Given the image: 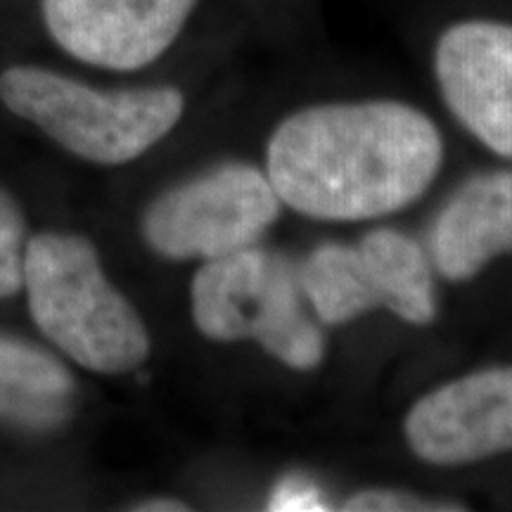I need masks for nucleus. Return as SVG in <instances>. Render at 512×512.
<instances>
[{
  "label": "nucleus",
  "mask_w": 512,
  "mask_h": 512,
  "mask_svg": "<svg viewBox=\"0 0 512 512\" xmlns=\"http://www.w3.org/2000/svg\"><path fill=\"white\" fill-rule=\"evenodd\" d=\"M444 138L406 102H330L290 114L266 145V176L280 202L316 221L392 216L432 188Z\"/></svg>",
  "instance_id": "nucleus-1"
},
{
  "label": "nucleus",
  "mask_w": 512,
  "mask_h": 512,
  "mask_svg": "<svg viewBox=\"0 0 512 512\" xmlns=\"http://www.w3.org/2000/svg\"><path fill=\"white\" fill-rule=\"evenodd\" d=\"M24 290L36 328L81 368L124 375L150 356L143 318L107 280L98 252L81 235L31 238Z\"/></svg>",
  "instance_id": "nucleus-2"
},
{
  "label": "nucleus",
  "mask_w": 512,
  "mask_h": 512,
  "mask_svg": "<svg viewBox=\"0 0 512 512\" xmlns=\"http://www.w3.org/2000/svg\"><path fill=\"white\" fill-rule=\"evenodd\" d=\"M197 330L214 342H252L283 366L309 373L325 361L318 318L306 304L297 268L261 247L204 261L190 285Z\"/></svg>",
  "instance_id": "nucleus-3"
},
{
  "label": "nucleus",
  "mask_w": 512,
  "mask_h": 512,
  "mask_svg": "<svg viewBox=\"0 0 512 512\" xmlns=\"http://www.w3.org/2000/svg\"><path fill=\"white\" fill-rule=\"evenodd\" d=\"M0 98L64 150L105 166L145 155L174 131L185 110L183 93L171 86L95 91L34 67H12L0 76Z\"/></svg>",
  "instance_id": "nucleus-4"
},
{
  "label": "nucleus",
  "mask_w": 512,
  "mask_h": 512,
  "mask_svg": "<svg viewBox=\"0 0 512 512\" xmlns=\"http://www.w3.org/2000/svg\"><path fill=\"white\" fill-rule=\"evenodd\" d=\"M280 209L266 171L230 162L162 192L145 211L143 238L166 259H219L254 247Z\"/></svg>",
  "instance_id": "nucleus-5"
},
{
  "label": "nucleus",
  "mask_w": 512,
  "mask_h": 512,
  "mask_svg": "<svg viewBox=\"0 0 512 512\" xmlns=\"http://www.w3.org/2000/svg\"><path fill=\"white\" fill-rule=\"evenodd\" d=\"M413 456L458 467L512 451V366L484 368L422 394L403 420Z\"/></svg>",
  "instance_id": "nucleus-6"
},
{
  "label": "nucleus",
  "mask_w": 512,
  "mask_h": 512,
  "mask_svg": "<svg viewBox=\"0 0 512 512\" xmlns=\"http://www.w3.org/2000/svg\"><path fill=\"white\" fill-rule=\"evenodd\" d=\"M434 76L458 124L512 159V24L467 19L448 27L434 48Z\"/></svg>",
  "instance_id": "nucleus-7"
},
{
  "label": "nucleus",
  "mask_w": 512,
  "mask_h": 512,
  "mask_svg": "<svg viewBox=\"0 0 512 512\" xmlns=\"http://www.w3.org/2000/svg\"><path fill=\"white\" fill-rule=\"evenodd\" d=\"M197 0H43L50 36L76 60L133 72L162 57Z\"/></svg>",
  "instance_id": "nucleus-8"
},
{
  "label": "nucleus",
  "mask_w": 512,
  "mask_h": 512,
  "mask_svg": "<svg viewBox=\"0 0 512 512\" xmlns=\"http://www.w3.org/2000/svg\"><path fill=\"white\" fill-rule=\"evenodd\" d=\"M432 266L451 283H465L491 261L512 254V171H489L448 197L430 235Z\"/></svg>",
  "instance_id": "nucleus-9"
},
{
  "label": "nucleus",
  "mask_w": 512,
  "mask_h": 512,
  "mask_svg": "<svg viewBox=\"0 0 512 512\" xmlns=\"http://www.w3.org/2000/svg\"><path fill=\"white\" fill-rule=\"evenodd\" d=\"M380 306L411 325H430L439 313L432 259L411 235L375 228L358 242Z\"/></svg>",
  "instance_id": "nucleus-10"
},
{
  "label": "nucleus",
  "mask_w": 512,
  "mask_h": 512,
  "mask_svg": "<svg viewBox=\"0 0 512 512\" xmlns=\"http://www.w3.org/2000/svg\"><path fill=\"white\" fill-rule=\"evenodd\" d=\"M304 299L320 325H344L380 309L358 245L325 242L297 268Z\"/></svg>",
  "instance_id": "nucleus-11"
},
{
  "label": "nucleus",
  "mask_w": 512,
  "mask_h": 512,
  "mask_svg": "<svg viewBox=\"0 0 512 512\" xmlns=\"http://www.w3.org/2000/svg\"><path fill=\"white\" fill-rule=\"evenodd\" d=\"M0 389L69 399L74 394V377L46 349L0 335Z\"/></svg>",
  "instance_id": "nucleus-12"
},
{
  "label": "nucleus",
  "mask_w": 512,
  "mask_h": 512,
  "mask_svg": "<svg viewBox=\"0 0 512 512\" xmlns=\"http://www.w3.org/2000/svg\"><path fill=\"white\" fill-rule=\"evenodd\" d=\"M27 228L22 211L8 192L0 190V297H12L24 287Z\"/></svg>",
  "instance_id": "nucleus-13"
},
{
  "label": "nucleus",
  "mask_w": 512,
  "mask_h": 512,
  "mask_svg": "<svg viewBox=\"0 0 512 512\" xmlns=\"http://www.w3.org/2000/svg\"><path fill=\"white\" fill-rule=\"evenodd\" d=\"M342 510L347 512H451L465 510L463 505L451 501H439V498H427L411 494V491L396 489H366L358 494L344 498Z\"/></svg>",
  "instance_id": "nucleus-14"
},
{
  "label": "nucleus",
  "mask_w": 512,
  "mask_h": 512,
  "mask_svg": "<svg viewBox=\"0 0 512 512\" xmlns=\"http://www.w3.org/2000/svg\"><path fill=\"white\" fill-rule=\"evenodd\" d=\"M0 418L24 427H57L69 418V399L0 389Z\"/></svg>",
  "instance_id": "nucleus-15"
},
{
  "label": "nucleus",
  "mask_w": 512,
  "mask_h": 512,
  "mask_svg": "<svg viewBox=\"0 0 512 512\" xmlns=\"http://www.w3.org/2000/svg\"><path fill=\"white\" fill-rule=\"evenodd\" d=\"M320 491L306 479L287 477L285 482L275 486V494L271 496L273 510H325Z\"/></svg>",
  "instance_id": "nucleus-16"
},
{
  "label": "nucleus",
  "mask_w": 512,
  "mask_h": 512,
  "mask_svg": "<svg viewBox=\"0 0 512 512\" xmlns=\"http://www.w3.org/2000/svg\"><path fill=\"white\" fill-rule=\"evenodd\" d=\"M136 510H140V512H183L190 508L185 503L176 501V498H152V501L138 503Z\"/></svg>",
  "instance_id": "nucleus-17"
}]
</instances>
